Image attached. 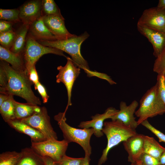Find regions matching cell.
<instances>
[{
  "instance_id": "cell-7",
  "label": "cell",
  "mask_w": 165,
  "mask_h": 165,
  "mask_svg": "<svg viewBox=\"0 0 165 165\" xmlns=\"http://www.w3.org/2000/svg\"><path fill=\"white\" fill-rule=\"evenodd\" d=\"M31 147L42 156L50 157L55 162L60 161L65 153L68 143L65 140L46 139L38 141H31Z\"/></svg>"
},
{
  "instance_id": "cell-44",
  "label": "cell",
  "mask_w": 165,
  "mask_h": 165,
  "mask_svg": "<svg viewBox=\"0 0 165 165\" xmlns=\"http://www.w3.org/2000/svg\"><path fill=\"white\" fill-rule=\"evenodd\" d=\"M163 165H165V164H163Z\"/></svg>"
},
{
  "instance_id": "cell-36",
  "label": "cell",
  "mask_w": 165,
  "mask_h": 165,
  "mask_svg": "<svg viewBox=\"0 0 165 165\" xmlns=\"http://www.w3.org/2000/svg\"><path fill=\"white\" fill-rule=\"evenodd\" d=\"M13 24L5 20L0 21V33H5L13 31Z\"/></svg>"
},
{
  "instance_id": "cell-10",
  "label": "cell",
  "mask_w": 165,
  "mask_h": 165,
  "mask_svg": "<svg viewBox=\"0 0 165 165\" xmlns=\"http://www.w3.org/2000/svg\"><path fill=\"white\" fill-rule=\"evenodd\" d=\"M138 23L165 33V9L156 7L145 10Z\"/></svg>"
},
{
  "instance_id": "cell-16",
  "label": "cell",
  "mask_w": 165,
  "mask_h": 165,
  "mask_svg": "<svg viewBox=\"0 0 165 165\" xmlns=\"http://www.w3.org/2000/svg\"><path fill=\"white\" fill-rule=\"evenodd\" d=\"M144 135L137 134L123 142L128 154V161L134 163L138 161L143 153Z\"/></svg>"
},
{
  "instance_id": "cell-34",
  "label": "cell",
  "mask_w": 165,
  "mask_h": 165,
  "mask_svg": "<svg viewBox=\"0 0 165 165\" xmlns=\"http://www.w3.org/2000/svg\"><path fill=\"white\" fill-rule=\"evenodd\" d=\"M34 87L35 90H37L41 95L43 103H47L49 96L47 94L45 88L44 86L39 82L34 85Z\"/></svg>"
},
{
  "instance_id": "cell-5",
  "label": "cell",
  "mask_w": 165,
  "mask_h": 165,
  "mask_svg": "<svg viewBox=\"0 0 165 165\" xmlns=\"http://www.w3.org/2000/svg\"><path fill=\"white\" fill-rule=\"evenodd\" d=\"M165 113V105L160 95L157 83L145 94L141 99L140 106L135 114L138 119V125L143 122Z\"/></svg>"
},
{
  "instance_id": "cell-33",
  "label": "cell",
  "mask_w": 165,
  "mask_h": 165,
  "mask_svg": "<svg viewBox=\"0 0 165 165\" xmlns=\"http://www.w3.org/2000/svg\"><path fill=\"white\" fill-rule=\"evenodd\" d=\"M156 83L161 98L165 105V75H158Z\"/></svg>"
},
{
  "instance_id": "cell-43",
  "label": "cell",
  "mask_w": 165,
  "mask_h": 165,
  "mask_svg": "<svg viewBox=\"0 0 165 165\" xmlns=\"http://www.w3.org/2000/svg\"><path fill=\"white\" fill-rule=\"evenodd\" d=\"M130 165H141L140 161L139 160L134 163H131Z\"/></svg>"
},
{
  "instance_id": "cell-12",
  "label": "cell",
  "mask_w": 165,
  "mask_h": 165,
  "mask_svg": "<svg viewBox=\"0 0 165 165\" xmlns=\"http://www.w3.org/2000/svg\"><path fill=\"white\" fill-rule=\"evenodd\" d=\"M137 28L138 31L152 44L153 55L156 58L158 57L165 48V33L138 23Z\"/></svg>"
},
{
  "instance_id": "cell-23",
  "label": "cell",
  "mask_w": 165,
  "mask_h": 165,
  "mask_svg": "<svg viewBox=\"0 0 165 165\" xmlns=\"http://www.w3.org/2000/svg\"><path fill=\"white\" fill-rule=\"evenodd\" d=\"M165 148L160 145L153 137L144 135L143 153L147 154L160 160Z\"/></svg>"
},
{
  "instance_id": "cell-42",
  "label": "cell",
  "mask_w": 165,
  "mask_h": 165,
  "mask_svg": "<svg viewBox=\"0 0 165 165\" xmlns=\"http://www.w3.org/2000/svg\"><path fill=\"white\" fill-rule=\"evenodd\" d=\"M160 162L161 165L165 164V151L161 155L160 160Z\"/></svg>"
},
{
  "instance_id": "cell-24",
  "label": "cell",
  "mask_w": 165,
  "mask_h": 165,
  "mask_svg": "<svg viewBox=\"0 0 165 165\" xmlns=\"http://www.w3.org/2000/svg\"><path fill=\"white\" fill-rule=\"evenodd\" d=\"M13 96L9 95L8 99L0 106V113L3 120L7 123L16 119L13 101Z\"/></svg>"
},
{
  "instance_id": "cell-2",
  "label": "cell",
  "mask_w": 165,
  "mask_h": 165,
  "mask_svg": "<svg viewBox=\"0 0 165 165\" xmlns=\"http://www.w3.org/2000/svg\"><path fill=\"white\" fill-rule=\"evenodd\" d=\"M86 31L79 36H73L64 40H39L37 41L44 46L56 48L69 54L76 65L82 69L88 76H96V72L90 70L87 61L82 55L80 49L82 43L89 36Z\"/></svg>"
},
{
  "instance_id": "cell-8",
  "label": "cell",
  "mask_w": 165,
  "mask_h": 165,
  "mask_svg": "<svg viewBox=\"0 0 165 165\" xmlns=\"http://www.w3.org/2000/svg\"><path fill=\"white\" fill-rule=\"evenodd\" d=\"M67 62L64 66L57 67L59 73L56 76V82H62L65 86L67 90L68 101L65 111H67L69 106L71 105L72 90L74 83L80 73V68L77 66L72 59L68 57L66 58Z\"/></svg>"
},
{
  "instance_id": "cell-39",
  "label": "cell",
  "mask_w": 165,
  "mask_h": 165,
  "mask_svg": "<svg viewBox=\"0 0 165 165\" xmlns=\"http://www.w3.org/2000/svg\"><path fill=\"white\" fill-rule=\"evenodd\" d=\"M9 95L0 93V106H1L5 101L7 100L9 98Z\"/></svg>"
},
{
  "instance_id": "cell-17",
  "label": "cell",
  "mask_w": 165,
  "mask_h": 165,
  "mask_svg": "<svg viewBox=\"0 0 165 165\" xmlns=\"http://www.w3.org/2000/svg\"><path fill=\"white\" fill-rule=\"evenodd\" d=\"M28 35L36 40H54L57 38L45 26L42 16L29 25Z\"/></svg>"
},
{
  "instance_id": "cell-37",
  "label": "cell",
  "mask_w": 165,
  "mask_h": 165,
  "mask_svg": "<svg viewBox=\"0 0 165 165\" xmlns=\"http://www.w3.org/2000/svg\"><path fill=\"white\" fill-rule=\"evenodd\" d=\"M8 77L3 67L0 65V87H5L7 84Z\"/></svg>"
},
{
  "instance_id": "cell-4",
  "label": "cell",
  "mask_w": 165,
  "mask_h": 165,
  "mask_svg": "<svg viewBox=\"0 0 165 165\" xmlns=\"http://www.w3.org/2000/svg\"><path fill=\"white\" fill-rule=\"evenodd\" d=\"M66 111L60 112L54 116L63 134L65 140L69 143L75 142L80 145L85 154L90 155L92 148L90 139L94 134V129L92 128L80 129L71 127L66 122Z\"/></svg>"
},
{
  "instance_id": "cell-35",
  "label": "cell",
  "mask_w": 165,
  "mask_h": 165,
  "mask_svg": "<svg viewBox=\"0 0 165 165\" xmlns=\"http://www.w3.org/2000/svg\"><path fill=\"white\" fill-rule=\"evenodd\" d=\"M28 75L30 80L35 85L39 81L38 76L35 65L32 67L28 72Z\"/></svg>"
},
{
  "instance_id": "cell-13",
  "label": "cell",
  "mask_w": 165,
  "mask_h": 165,
  "mask_svg": "<svg viewBox=\"0 0 165 165\" xmlns=\"http://www.w3.org/2000/svg\"><path fill=\"white\" fill-rule=\"evenodd\" d=\"M42 17L45 26L57 39H67L75 35L71 34L66 29L63 16H47Z\"/></svg>"
},
{
  "instance_id": "cell-20",
  "label": "cell",
  "mask_w": 165,
  "mask_h": 165,
  "mask_svg": "<svg viewBox=\"0 0 165 165\" xmlns=\"http://www.w3.org/2000/svg\"><path fill=\"white\" fill-rule=\"evenodd\" d=\"M21 158L16 165H45L43 157L31 148L22 149Z\"/></svg>"
},
{
  "instance_id": "cell-19",
  "label": "cell",
  "mask_w": 165,
  "mask_h": 165,
  "mask_svg": "<svg viewBox=\"0 0 165 165\" xmlns=\"http://www.w3.org/2000/svg\"><path fill=\"white\" fill-rule=\"evenodd\" d=\"M7 123L18 132L29 136L31 138V141L38 142L47 139L39 131L20 119H15L8 122Z\"/></svg>"
},
{
  "instance_id": "cell-15",
  "label": "cell",
  "mask_w": 165,
  "mask_h": 165,
  "mask_svg": "<svg viewBox=\"0 0 165 165\" xmlns=\"http://www.w3.org/2000/svg\"><path fill=\"white\" fill-rule=\"evenodd\" d=\"M42 1L27 2L20 8L19 18L23 24L30 25L42 16Z\"/></svg>"
},
{
  "instance_id": "cell-30",
  "label": "cell",
  "mask_w": 165,
  "mask_h": 165,
  "mask_svg": "<svg viewBox=\"0 0 165 165\" xmlns=\"http://www.w3.org/2000/svg\"><path fill=\"white\" fill-rule=\"evenodd\" d=\"M84 159V158L71 157L65 154L60 161L55 162L56 165H82Z\"/></svg>"
},
{
  "instance_id": "cell-27",
  "label": "cell",
  "mask_w": 165,
  "mask_h": 165,
  "mask_svg": "<svg viewBox=\"0 0 165 165\" xmlns=\"http://www.w3.org/2000/svg\"><path fill=\"white\" fill-rule=\"evenodd\" d=\"M19 9H0V18L1 20L13 24L20 21Z\"/></svg>"
},
{
  "instance_id": "cell-28",
  "label": "cell",
  "mask_w": 165,
  "mask_h": 165,
  "mask_svg": "<svg viewBox=\"0 0 165 165\" xmlns=\"http://www.w3.org/2000/svg\"><path fill=\"white\" fill-rule=\"evenodd\" d=\"M15 35V32L13 30L5 33H0V46L10 50L13 44Z\"/></svg>"
},
{
  "instance_id": "cell-18",
  "label": "cell",
  "mask_w": 165,
  "mask_h": 165,
  "mask_svg": "<svg viewBox=\"0 0 165 165\" xmlns=\"http://www.w3.org/2000/svg\"><path fill=\"white\" fill-rule=\"evenodd\" d=\"M0 59L11 65L15 70L20 72L27 71L25 66L24 53H14L0 46Z\"/></svg>"
},
{
  "instance_id": "cell-40",
  "label": "cell",
  "mask_w": 165,
  "mask_h": 165,
  "mask_svg": "<svg viewBox=\"0 0 165 165\" xmlns=\"http://www.w3.org/2000/svg\"><path fill=\"white\" fill-rule=\"evenodd\" d=\"M90 155L85 154L84 161L82 165H89L90 160Z\"/></svg>"
},
{
  "instance_id": "cell-38",
  "label": "cell",
  "mask_w": 165,
  "mask_h": 165,
  "mask_svg": "<svg viewBox=\"0 0 165 165\" xmlns=\"http://www.w3.org/2000/svg\"><path fill=\"white\" fill-rule=\"evenodd\" d=\"M43 157L45 162V165H56L55 162L50 157L47 156Z\"/></svg>"
},
{
  "instance_id": "cell-9",
  "label": "cell",
  "mask_w": 165,
  "mask_h": 165,
  "mask_svg": "<svg viewBox=\"0 0 165 165\" xmlns=\"http://www.w3.org/2000/svg\"><path fill=\"white\" fill-rule=\"evenodd\" d=\"M21 120L39 131L47 139H58L46 107H41L39 111L35 112L30 117Z\"/></svg>"
},
{
  "instance_id": "cell-25",
  "label": "cell",
  "mask_w": 165,
  "mask_h": 165,
  "mask_svg": "<svg viewBox=\"0 0 165 165\" xmlns=\"http://www.w3.org/2000/svg\"><path fill=\"white\" fill-rule=\"evenodd\" d=\"M41 15L42 16H63L59 8L53 0H42Z\"/></svg>"
},
{
  "instance_id": "cell-22",
  "label": "cell",
  "mask_w": 165,
  "mask_h": 165,
  "mask_svg": "<svg viewBox=\"0 0 165 165\" xmlns=\"http://www.w3.org/2000/svg\"><path fill=\"white\" fill-rule=\"evenodd\" d=\"M16 119L21 120L30 117L35 112L39 111L41 107L28 103H23L13 101Z\"/></svg>"
},
{
  "instance_id": "cell-41",
  "label": "cell",
  "mask_w": 165,
  "mask_h": 165,
  "mask_svg": "<svg viewBox=\"0 0 165 165\" xmlns=\"http://www.w3.org/2000/svg\"><path fill=\"white\" fill-rule=\"evenodd\" d=\"M157 7L165 9V0H159Z\"/></svg>"
},
{
  "instance_id": "cell-26",
  "label": "cell",
  "mask_w": 165,
  "mask_h": 165,
  "mask_svg": "<svg viewBox=\"0 0 165 165\" xmlns=\"http://www.w3.org/2000/svg\"><path fill=\"white\" fill-rule=\"evenodd\" d=\"M21 156V152L6 151L0 155V165H16Z\"/></svg>"
},
{
  "instance_id": "cell-32",
  "label": "cell",
  "mask_w": 165,
  "mask_h": 165,
  "mask_svg": "<svg viewBox=\"0 0 165 165\" xmlns=\"http://www.w3.org/2000/svg\"><path fill=\"white\" fill-rule=\"evenodd\" d=\"M141 124L150 130L157 136L159 139L160 142L165 143V134L152 125L147 119L143 122Z\"/></svg>"
},
{
  "instance_id": "cell-11",
  "label": "cell",
  "mask_w": 165,
  "mask_h": 165,
  "mask_svg": "<svg viewBox=\"0 0 165 165\" xmlns=\"http://www.w3.org/2000/svg\"><path fill=\"white\" fill-rule=\"evenodd\" d=\"M138 105V103L136 100L133 101L128 105L125 102L121 101L119 105L120 109L110 119L112 121H120L131 129L136 130L138 124L134 114Z\"/></svg>"
},
{
  "instance_id": "cell-14",
  "label": "cell",
  "mask_w": 165,
  "mask_h": 165,
  "mask_svg": "<svg viewBox=\"0 0 165 165\" xmlns=\"http://www.w3.org/2000/svg\"><path fill=\"white\" fill-rule=\"evenodd\" d=\"M118 111L112 107H109L103 113L97 114L91 116V120L81 122L78 127L83 129L92 128L94 129V134L97 137H100L104 134L102 130L105 120L110 119Z\"/></svg>"
},
{
  "instance_id": "cell-3",
  "label": "cell",
  "mask_w": 165,
  "mask_h": 165,
  "mask_svg": "<svg viewBox=\"0 0 165 165\" xmlns=\"http://www.w3.org/2000/svg\"><path fill=\"white\" fill-rule=\"evenodd\" d=\"M102 131L106 136L107 144L103 151L98 165H102L106 161L108 153L112 148L137 134L136 130L118 120L104 122Z\"/></svg>"
},
{
  "instance_id": "cell-29",
  "label": "cell",
  "mask_w": 165,
  "mask_h": 165,
  "mask_svg": "<svg viewBox=\"0 0 165 165\" xmlns=\"http://www.w3.org/2000/svg\"><path fill=\"white\" fill-rule=\"evenodd\" d=\"M153 71L158 75H165V48L155 61Z\"/></svg>"
},
{
  "instance_id": "cell-1",
  "label": "cell",
  "mask_w": 165,
  "mask_h": 165,
  "mask_svg": "<svg viewBox=\"0 0 165 165\" xmlns=\"http://www.w3.org/2000/svg\"><path fill=\"white\" fill-rule=\"evenodd\" d=\"M0 65L6 72L8 79L6 87H0V93L19 96L30 104L36 105L41 104L40 98L32 90L31 86L33 83L29 78L27 71H16L2 60H1Z\"/></svg>"
},
{
  "instance_id": "cell-31",
  "label": "cell",
  "mask_w": 165,
  "mask_h": 165,
  "mask_svg": "<svg viewBox=\"0 0 165 165\" xmlns=\"http://www.w3.org/2000/svg\"><path fill=\"white\" fill-rule=\"evenodd\" d=\"M138 160L141 165H161L159 160L145 153L141 154Z\"/></svg>"
},
{
  "instance_id": "cell-6",
  "label": "cell",
  "mask_w": 165,
  "mask_h": 165,
  "mask_svg": "<svg viewBox=\"0 0 165 165\" xmlns=\"http://www.w3.org/2000/svg\"><path fill=\"white\" fill-rule=\"evenodd\" d=\"M63 51L59 49L43 45L28 34L24 53L25 66L28 72L43 55L48 53L63 56L66 58Z\"/></svg>"
},
{
  "instance_id": "cell-21",
  "label": "cell",
  "mask_w": 165,
  "mask_h": 165,
  "mask_svg": "<svg viewBox=\"0 0 165 165\" xmlns=\"http://www.w3.org/2000/svg\"><path fill=\"white\" fill-rule=\"evenodd\" d=\"M29 26V24H23L15 32L14 41L9 50L11 52L16 53H24Z\"/></svg>"
}]
</instances>
